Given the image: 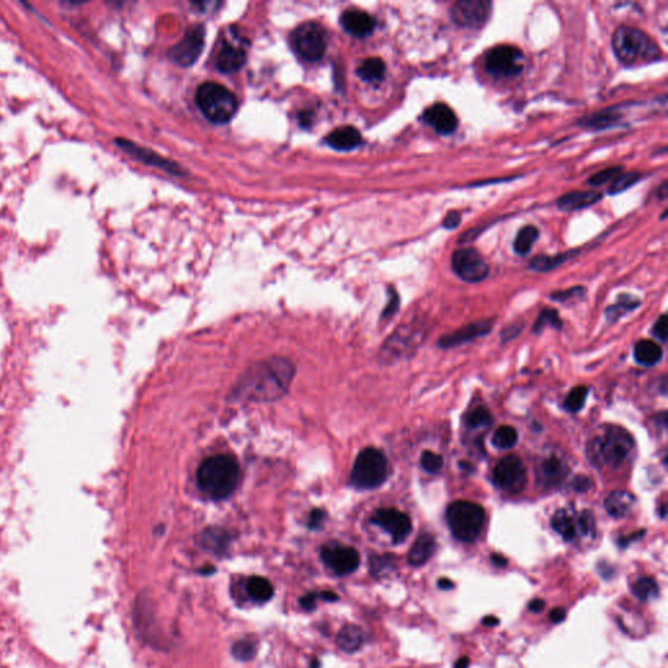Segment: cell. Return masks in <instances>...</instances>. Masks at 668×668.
<instances>
[{"label": "cell", "mask_w": 668, "mask_h": 668, "mask_svg": "<svg viewBox=\"0 0 668 668\" xmlns=\"http://www.w3.org/2000/svg\"><path fill=\"white\" fill-rule=\"evenodd\" d=\"M296 368L291 361L275 358L256 363L243 375L232 395L238 400L269 402L285 395Z\"/></svg>", "instance_id": "obj_1"}, {"label": "cell", "mask_w": 668, "mask_h": 668, "mask_svg": "<svg viewBox=\"0 0 668 668\" xmlns=\"http://www.w3.org/2000/svg\"><path fill=\"white\" fill-rule=\"evenodd\" d=\"M239 477V465L232 456H213L198 468V488L213 500H223L235 491Z\"/></svg>", "instance_id": "obj_2"}, {"label": "cell", "mask_w": 668, "mask_h": 668, "mask_svg": "<svg viewBox=\"0 0 668 668\" xmlns=\"http://www.w3.org/2000/svg\"><path fill=\"white\" fill-rule=\"evenodd\" d=\"M613 49L616 58L626 67L644 66L662 59V51L651 37L628 25H622L615 31Z\"/></svg>", "instance_id": "obj_3"}, {"label": "cell", "mask_w": 668, "mask_h": 668, "mask_svg": "<svg viewBox=\"0 0 668 668\" xmlns=\"http://www.w3.org/2000/svg\"><path fill=\"white\" fill-rule=\"evenodd\" d=\"M635 440L623 428L607 426L602 434L592 438L588 447V456L597 466L617 468L624 463L632 449Z\"/></svg>", "instance_id": "obj_4"}, {"label": "cell", "mask_w": 668, "mask_h": 668, "mask_svg": "<svg viewBox=\"0 0 668 668\" xmlns=\"http://www.w3.org/2000/svg\"><path fill=\"white\" fill-rule=\"evenodd\" d=\"M196 103L204 117L216 124L229 123L238 111V99L235 94L226 87L213 81L204 83L198 87Z\"/></svg>", "instance_id": "obj_5"}, {"label": "cell", "mask_w": 668, "mask_h": 668, "mask_svg": "<svg viewBox=\"0 0 668 668\" xmlns=\"http://www.w3.org/2000/svg\"><path fill=\"white\" fill-rule=\"evenodd\" d=\"M445 517L453 537L463 543H471L482 533L486 512L479 504L456 502L448 506Z\"/></svg>", "instance_id": "obj_6"}, {"label": "cell", "mask_w": 668, "mask_h": 668, "mask_svg": "<svg viewBox=\"0 0 668 668\" xmlns=\"http://www.w3.org/2000/svg\"><path fill=\"white\" fill-rule=\"evenodd\" d=\"M388 477V462L376 448H366L358 454L351 470L350 482L355 488L372 490L380 487Z\"/></svg>", "instance_id": "obj_7"}, {"label": "cell", "mask_w": 668, "mask_h": 668, "mask_svg": "<svg viewBox=\"0 0 668 668\" xmlns=\"http://www.w3.org/2000/svg\"><path fill=\"white\" fill-rule=\"evenodd\" d=\"M290 44L302 59L318 62L327 51L328 35L318 22H303L290 35Z\"/></svg>", "instance_id": "obj_8"}, {"label": "cell", "mask_w": 668, "mask_h": 668, "mask_svg": "<svg viewBox=\"0 0 668 668\" xmlns=\"http://www.w3.org/2000/svg\"><path fill=\"white\" fill-rule=\"evenodd\" d=\"M486 69L499 78L518 76L524 71V54L515 46H495L486 55Z\"/></svg>", "instance_id": "obj_9"}, {"label": "cell", "mask_w": 668, "mask_h": 668, "mask_svg": "<svg viewBox=\"0 0 668 668\" xmlns=\"http://www.w3.org/2000/svg\"><path fill=\"white\" fill-rule=\"evenodd\" d=\"M491 8L488 0H459L450 8V17L461 28L481 29L488 22Z\"/></svg>", "instance_id": "obj_10"}, {"label": "cell", "mask_w": 668, "mask_h": 668, "mask_svg": "<svg viewBox=\"0 0 668 668\" xmlns=\"http://www.w3.org/2000/svg\"><path fill=\"white\" fill-rule=\"evenodd\" d=\"M526 479L525 465L517 456H506L493 470L495 486L505 493H521L525 488Z\"/></svg>", "instance_id": "obj_11"}, {"label": "cell", "mask_w": 668, "mask_h": 668, "mask_svg": "<svg viewBox=\"0 0 668 668\" xmlns=\"http://www.w3.org/2000/svg\"><path fill=\"white\" fill-rule=\"evenodd\" d=\"M452 268L466 282H481L490 273L488 264L474 248H460L452 256Z\"/></svg>", "instance_id": "obj_12"}, {"label": "cell", "mask_w": 668, "mask_h": 668, "mask_svg": "<svg viewBox=\"0 0 668 668\" xmlns=\"http://www.w3.org/2000/svg\"><path fill=\"white\" fill-rule=\"evenodd\" d=\"M205 29L203 25H194L187 31L185 37L169 50V58L179 66L195 65L204 49Z\"/></svg>", "instance_id": "obj_13"}, {"label": "cell", "mask_w": 668, "mask_h": 668, "mask_svg": "<svg viewBox=\"0 0 668 668\" xmlns=\"http://www.w3.org/2000/svg\"><path fill=\"white\" fill-rule=\"evenodd\" d=\"M371 522L386 531L393 539L395 545L405 542L406 538L410 536L413 530L410 517L393 508L377 509L371 517Z\"/></svg>", "instance_id": "obj_14"}, {"label": "cell", "mask_w": 668, "mask_h": 668, "mask_svg": "<svg viewBox=\"0 0 668 668\" xmlns=\"http://www.w3.org/2000/svg\"><path fill=\"white\" fill-rule=\"evenodd\" d=\"M321 559L329 569L339 576H348L358 569L361 558L355 548L328 545L321 549Z\"/></svg>", "instance_id": "obj_15"}, {"label": "cell", "mask_w": 668, "mask_h": 668, "mask_svg": "<svg viewBox=\"0 0 668 668\" xmlns=\"http://www.w3.org/2000/svg\"><path fill=\"white\" fill-rule=\"evenodd\" d=\"M569 466L558 454H546L537 465V481L545 488L558 487L567 478Z\"/></svg>", "instance_id": "obj_16"}, {"label": "cell", "mask_w": 668, "mask_h": 668, "mask_svg": "<svg viewBox=\"0 0 668 668\" xmlns=\"http://www.w3.org/2000/svg\"><path fill=\"white\" fill-rule=\"evenodd\" d=\"M115 144L117 146L121 149L123 152H126L127 154L132 155L133 158L142 161L144 164H151V166H155V167H160L162 170H166V171H170L173 174H182L179 166H176L174 162L171 161H167L162 158L161 155H158L157 153H154L153 151H149L146 148H143L137 144L132 143L130 140L127 139H115Z\"/></svg>", "instance_id": "obj_17"}, {"label": "cell", "mask_w": 668, "mask_h": 668, "mask_svg": "<svg viewBox=\"0 0 668 668\" xmlns=\"http://www.w3.org/2000/svg\"><path fill=\"white\" fill-rule=\"evenodd\" d=\"M493 323L491 320H482V321L472 323V324L460 328L459 330L450 333V334L441 337L438 341V346L441 349L457 348V346H461L463 343H468V342H471L475 339H479V337L488 334L493 330Z\"/></svg>", "instance_id": "obj_18"}, {"label": "cell", "mask_w": 668, "mask_h": 668, "mask_svg": "<svg viewBox=\"0 0 668 668\" xmlns=\"http://www.w3.org/2000/svg\"><path fill=\"white\" fill-rule=\"evenodd\" d=\"M423 119L435 131L444 136L452 135L459 127V119L454 111L445 103H435L428 108L423 114Z\"/></svg>", "instance_id": "obj_19"}, {"label": "cell", "mask_w": 668, "mask_h": 668, "mask_svg": "<svg viewBox=\"0 0 668 668\" xmlns=\"http://www.w3.org/2000/svg\"><path fill=\"white\" fill-rule=\"evenodd\" d=\"M341 24L348 33L358 38H366L371 35L376 26V22L372 16L359 10H348L343 12L341 16Z\"/></svg>", "instance_id": "obj_20"}, {"label": "cell", "mask_w": 668, "mask_h": 668, "mask_svg": "<svg viewBox=\"0 0 668 668\" xmlns=\"http://www.w3.org/2000/svg\"><path fill=\"white\" fill-rule=\"evenodd\" d=\"M246 60H247V54L241 47L231 44H223L217 55L216 66L223 74H234L246 65Z\"/></svg>", "instance_id": "obj_21"}, {"label": "cell", "mask_w": 668, "mask_h": 668, "mask_svg": "<svg viewBox=\"0 0 668 668\" xmlns=\"http://www.w3.org/2000/svg\"><path fill=\"white\" fill-rule=\"evenodd\" d=\"M603 194L598 191H573L560 196L558 200V208L564 212H574L589 208L598 201H601Z\"/></svg>", "instance_id": "obj_22"}, {"label": "cell", "mask_w": 668, "mask_h": 668, "mask_svg": "<svg viewBox=\"0 0 668 668\" xmlns=\"http://www.w3.org/2000/svg\"><path fill=\"white\" fill-rule=\"evenodd\" d=\"M325 142L330 148L340 151V152H349L355 148H358L361 143V132L351 126L340 127L333 132H330Z\"/></svg>", "instance_id": "obj_23"}, {"label": "cell", "mask_w": 668, "mask_h": 668, "mask_svg": "<svg viewBox=\"0 0 668 668\" xmlns=\"http://www.w3.org/2000/svg\"><path fill=\"white\" fill-rule=\"evenodd\" d=\"M435 551H436V539L429 533H423L422 536L418 537L413 547L410 548L409 558H407L409 564L413 567H422L434 556Z\"/></svg>", "instance_id": "obj_24"}, {"label": "cell", "mask_w": 668, "mask_h": 668, "mask_svg": "<svg viewBox=\"0 0 668 668\" xmlns=\"http://www.w3.org/2000/svg\"><path fill=\"white\" fill-rule=\"evenodd\" d=\"M622 119H623V114L616 111V108H613V109L602 110L586 118H582L580 124L581 127L599 131V130H608L616 127Z\"/></svg>", "instance_id": "obj_25"}, {"label": "cell", "mask_w": 668, "mask_h": 668, "mask_svg": "<svg viewBox=\"0 0 668 668\" xmlns=\"http://www.w3.org/2000/svg\"><path fill=\"white\" fill-rule=\"evenodd\" d=\"M635 502V496L632 493L617 490L607 496V499L604 500V508L611 517L622 518L629 513Z\"/></svg>", "instance_id": "obj_26"}, {"label": "cell", "mask_w": 668, "mask_h": 668, "mask_svg": "<svg viewBox=\"0 0 668 668\" xmlns=\"http://www.w3.org/2000/svg\"><path fill=\"white\" fill-rule=\"evenodd\" d=\"M364 641H366V635L358 625L343 626L337 637V644L341 650H343L345 653L358 651L363 646Z\"/></svg>", "instance_id": "obj_27"}, {"label": "cell", "mask_w": 668, "mask_h": 668, "mask_svg": "<svg viewBox=\"0 0 668 668\" xmlns=\"http://www.w3.org/2000/svg\"><path fill=\"white\" fill-rule=\"evenodd\" d=\"M551 526L565 542H572L577 537V524L564 509H560L552 515Z\"/></svg>", "instance_id": "obj_28"}, {"label": "cell", "mask_w": 668, "mask_h": 668, "mask_svg": "<svg viewBox=\"0 0 668 668\" xmlns=\"http://www.w3.org/2000/svg\"><path fill=\"white\" fill-rule=\"evenodd\" d=\"M663 351L654 341H640L635 348V359L644 366H654L662 359Z\"/></svg>", "instance_id": "obj_29"}, {"label": "cell", "mask_w": 668, "mask_h": 668, "mask_svg": "<svg viewBox=\"0 0 668 668\" xmlns=\"http://www.w3.org/2000/svg\"><path fill=\"white\" fill-rule=\"evenodd\" d=\"M386 67L382 58H368L361 62V66L358 67L357 74L361 77L363 81L367 83H379L385 76Z\"/></svg>", "instance_id": "obj_30"}, {"label": "cell", "mask_w": 668, "mask_h": 668, "mask_svg": "<svg viewBox=\"0 0 668 668\" xmlns=\"http://www.w3.org/2000/svg\"><path fill=\"white\" fill-rule=\"evenodd\" d=\"M247 592L255 602L265 603L272 599L274 589L272 583L266 579L255 576L247 582Z\"/></svg>", "instance_id": "obj_31"}, {"label": "cell", "mask_w": 668, "mask_h": 668, "mask_svg": "<svg viewBox=\"0 0 668 668\" xmlns=\"http://www.w3.org/2000/svg\"><path fill=\"white\" fill-rule=\"evenodd\" d=\"M539 238V230L533 225H527L518 231L515 241H513V250L517 255L524 256L531 251L533 246Z\"/></svg>", "instance_id": "obj_32"}, {"label": "cell", "mask_w": 668, "mask_h": 668, "mask_svg": "<svg viewBox=\"0 0 668 668\" xmlns=\"http://www.w3.org/2000/svg\"><path fill=\"white\" fill-rule=\"evenodd\" d=\"M577 255V251H569V252L559 253L555 256H537L530 262V268L537 271V272H548L555 268H558L561 264L565 263L567 260L572 259L573 256Z\"/></svg>", "instance_id": "obj_33"}, {"label": "cell", "mask_w": 668, "mask_h": 668, "mask_svg": "<svg viewBox=\"0 0 668 668\" xmlns=\"http://www.w3.org/2000/svg\"><path fill=\"white\" fill-rule=\"evenodd\" d=\"M632 592L635 594V598L640 599L641 602H651L659 595V586L654 579L642 577L633 583Z\"/></svg>", "instance_id": "obj_34"}, {"label": "cell", "mask_w": 668, "mask_h": 668, "mask_svg": "<svg viewBox=\"0 0 668 668\" xmlns=\"http://www.w3.org/2000/svg\"><path fill=\"white\" fill-rule=\"evenodd\" d=\"M228 542H229V538L226 536V533L222 531V530H219V529H210V530L204 531L203 536H201L203 547L210 549V551H214V552L223 551L226 545H228Z\"/></svg>", "instance_id": "obj_35"}, {"label": "cell", "mask_w": 668, "mask_h": 668, "mask_svg": "<svg viewBox=\"0 0 668 668\" xmlns=\"http://www.w3.org/2000/svg\"><path fill=\"white\" fill-rule=\"evenodd\" d=\"M518 441V434L515 428L509 426L499 427L493 436V447L499 449H509L513 448Z\"/></svg>", "instance_id": "obj_36"}, {"label": "cell", "mask_w": 668, "mask_h": 668, "mask_svg": "<svg viewBox=\"0 0 668 668\" xmlns=\"http://www.w3.org/2000/svg\"><path fill=\"white\" fill-rule=\"evenodd\" d=\"M638 306H640V300H638L635 296H619L617 303L608 308L607 312H606V315H607V318H610V320L615 321V320H617L620 316H623L626 312L633 311V309H635Z\"/></svg>", "instance_id": "obj_37"}, {"label": "cell", "mask_w": 668, "mask_h": 668, "mask_svg": "<svg viewBox=\"0 0 668 668\" xmlns=\"http://www.w3.org/2000/svg\"><path fill=\"white\" fill-rule=\"evenodd\" d=\"M395 568V558L393 555H375L370 560V570L375 577H384Z\"/></svg>", "instance_id": "obj_38"}, {"label": "cell", "mask_w": 668, "mask_h": 668, "mask_svg": "<svg viewBox=\"0 0 668 668\" xmlns=\"http://www.w3.org/2000/svg\"><path fill=\"white\" fill-rule=\"evenodd\" d=\"M641 179V174L637 173V171H631V173H624V174H620L615 179L613 182V185L610 186V189H608V194L610 195H619L622 192H624L626 189H629L631 187L635 186L637 182H640Z\"/></svg>", "instance_id": "obj_39"}, {"label": "cell", "mask_w": 668, "mask_h": 668, "mask_svg": "<svg viewBox=\"0 0 668 668\" xmlns=\"http://www.w3.org/2000/svg\"><path fill=\"white\" fill-rule=\"evenodd\" d=\"M546 327H552L555 329L563 328V323H561V318H560L558 311H555L552 308H546L540 312L537 323L534 325V332L539 333Z\"/></svg>", "instance_id": "obj_40"}, {"label": "cell", "mask_w": 668, "mask_h": 668, "mask_svg": "<svg viewBox=\"0 0 668 668\" xmlns=\"http://www.w3.org/2000/svg\"><path fill=\"white\" fill-rule=\"evenodd\" d=\"M588 397V388L586 386H576L570 391L569 395H567L564 406L570 413H579L581 409L585 405Z\"/></svg>", "instance_id": "obj_41"}, {"label": "cell", "mask_w": 668, "mask_h": 668, "mask_svg": "<svg viewBox=\"0 0 668 668\" xmlns=\"http://www.w3.org/2000/svg\"><path fill=\"white\" fill-rule=\"evenodd\" d=\"M623 173V167L622 166H613V167H607L604 170H601L599 173L594 174V175L589 179V185L594 187L603 186L608 182H614L615 179L617 176L620 175Z\"/></svg>", "instance_id": "obj_42"}, {"label": "cell", "mask_w": 668, "mask_h": 668, "mask_svg": "<svg viewBox=\"0 0 668 668\" xmlns=\"http://www.w3.org/2000/svg\"><path fill=\"white\" fill-rule=\"evenodd\" d=\"M256 645L252 641L250 640H241L238 641L234 646H232V656L237 658L238 660H252L255 656H256Z\"/></svg>", "instance_id": "obj_43"}, {"label": "cell", "mask_w": 668, "mask_h": 668, "mask_svg": "<svg viewBox=\"0 0 668 668\" xmlns=\"http://www.w3.org/2000/svg\"><path fill=\"white\" fill-rule=\"evenodd\" d=\"M493 423V416L490 411L484 407H478L474 411H471L469 419H468V426L470 428L487 427Z\"/></svg>", "instance_id": "obj_44"}, {"label": "cell", "mask_w": 668, "mask_h": 668, "mask_svg": "<svg viewBox=\"0 0 668 668\" xmlns=\"http://www.w3.org/2000/svg\"><path fill=\"white\" fill-rule=\"evenodd\" d=\"M420 463H422L425 470L431 472V474H436L441 470L444 461H443V457L440 454H436L431 450H425L423 454H422V459H420Z\"/></svg>", "instance_id": "obj_45"}, {"label": "cell", "mask_w": 668, "mask_h": 668, "mask_svg": "<svg viewBox=\"0 0 668 668\" xmlns=\"http://www.w3.org/2000/svg\"><path fill=\"white\" fill-rule=\"evenodd\" d=\"M576 524H577V531L582 536H594L595 521L589 511H583L576 520Z\"/></svg>", "instance_id": "obj_46"}, {"label": "cell", "mask_w": 668, "mask_h": 668, "mask_svg": "<svg viewBox=\"0 0 668 668\" xmlns=\"http://www.w3.org/2000/svg\"><path fill=\"white\" fill-rule=\"evenodd\" d=\"M585 294V290L583 287H573V289H569V290H565V291H558V293H554L551 298L555 299V300H559V302H567V300H570V299H574V298H581V296Z\"/></svg>", "instance_id": "obj_47"}, {"label": "cell", "mask_w": 668, "mask_h": 668, "mask_svg": "<svg viewBox=\"0 0 668 668\" xmlns=\"http://www.w3.org/2000/svg\"><path fill=\"white\" fill-rule=\"evenodd\" d=\"M667 316H666V315H662L660 318H658L657 323L654 324L653 334L657 337L658 340H660L662 342H666V341H667Z\"/></svg>", "instance_id": "obj_48"}, {"label": "cell", "mask_w": 668, "mask_h": 668, "mask_svg": "<svg viewBox=\"0 0 668 668\" xmlns=\"http://www.w3.org/2000/svg\"><path fill=\"white\" fill-rule=\"evenodd\" d=\"M594 483H592L590 478L585 477V475H579L574 478V481L572 482V487L573 490H576L577 493H588L589 490H592Z\"/></svg>", "instance_id": "obj_49"}, {"label": "cell", "mask_w": 668, "mask_h": 668, "mask_svg": "<svg viewBox=\"0 0 668 668\" xmlns=\"http://www.w3.org/2000/svg\"><path fill=\"white\" fill-rule=\"evenodd\" d=\"M461 223V213L459 210H450L449 213L444 217V221H443V226L447 229V230H453L456 228H459Z\"/></svg>", "instance_id": "obj_50"}, {"label": "cell", "mask_w": 668, "mask_h": 668, "mask_svg": "<svg viewBox=\"0 0 668 668\" xmlns=\"http://www.w3.org/2000/svg\"><path fill=\"white\" fill-rule=\"evenodd\" d=\"M398 306H400V299H398V294L395 293V290H391V299H389V303L388 306L384 309L383 318H391L393 316L397 309H398Z\"/></svg>", "instance_id": "obj_51"}, {"label": "cell", "mask_w": 668, "mask_h": 668, "mask_svg": "<svg viewBox=\"0 0 668 668\" xmlns=\"http://www.w3.org/2000/svg\"><path fill=\"white\" fill-rule=\"evenodd\" d=\"M324 520H325V513H324L323 511H320V509H316V511H314V512L311 513V515H309V522H308V525H309L311 529H318V527L321 526Z\"/></svg>", "instance_id": "obj_52"}, {"label": "cell", "mask_w": 668, "mask_h": 668, "mask_svg": "<svg viewBox=\"0 0 668 668\" xmlns=\"http://www.w3.org/2000/svg\"><path fill=\"white\" fill-rule=\"evenodd\" d=\"M316 598H318L316 594H307L306 597H303L300 599V604H302L303 608H306L308 611H312L316 606Z\"/></svg>", "instance_id": "obj_53"}, {"label": "cell", "mask_w": 668, "mask_h": 668, "mask_svg": "<svg viewBox=\"0 0 668 668\" xmlns=\"http://www.w3.org/2000/svg\"><path fill=\"white\" fill-rule=\"evenodd\" d=\"M644 536H645V530H641V531L635 533V534H633V536H631V537L620 538V539H619V546L623 548L626 547V546H629V545H631V542H632V540L641 539V538L644 537Z\"/></svg>", "instance_id": "obj_54"}, {"label": "cell", "mask_w": 668, "mask_h": 668, "mask_svg": "<svg viewBox=\"0 0 668 668\" xmlns=\"http://www.w3.org/2000/svg\"><path fill=\"white\" fill-rule=\"evenodd\" d=\"M565 615L567 614H565V611H564L563 608H555V610H552V611H551V614H549V619H551V622H552V623H555V624H559V623H561V622H564V620H565Z\"/></svg>", "instance_id": "obj_55"}, {"label": "cell", "mask_w": 668, "mask_h": 668, "mask_svg": "<svg viewBox=\"0 0 668 668\" xmlns=\"http://www.w3.org/2000/svg\"><path fill=\"white\" fill-rule=\"evenodd\" d=\"M545 606H546L545 601H542V599H534V601L529 603V610H530L531 613H534V614H539V613L543 611Z\"/></svg>", "instance_id": "obj_56"}, {"label": "cell", "mask_w": 668, "mask_h": 668, "mask_svg": "<svg viewBox=\"0 0 668 668\" xmlns=\"http://www.w3.org/2000/svg\"><path fill=\"white\" fill-rule=\"evenodd\" d=\"M438 586L441 590H450L454 588V583L449 579H440L438 581Z\"/></svg>", "instance_id": "obj_57"}, {"label": "cell", "mask_w": 668, "mask_h": 668, "mask_svg": "<svg viewBox=\"0 0 668 668\" xmlns=\"http://www.w3.org/2000/svg\"><path fill=\"white\" fill-rule=\"evenodd\" d=\"M491 560L496 567H506V564H508V560L505 559L504 556L497 555V554H493Z\"/></svg>", "instance_id": "obj_58"}, {"label": "cell", "mask_w": 668, "mask_h": 668, "mask_svg": "<svg viewBox=\"0 0 668 668\" xmlns=\"http://www.w3.org/2000/svg\"><path fill=\"white\" fill-rule=\"evenodd\" d=\"M482 623L486 625V626H496V625L500 623V620H499L497 617H495V616H486V617L483 619Z\"/></svg>", "instance_id": "obj_59"}, {"label": "cell", "mask_w": 668, "mask_h": 668, "mask_svg": "<svg viewBox=\"0 0 668 668\" xmlns=\"http://www.w3.org/2000/svg\"><path fill=\"white\" fill-rule=\"evenodd\" d=\"M658 198L660 200L667 198V182H663L662 186L658 188Z\"/></svg>", "instance_id": "obj_60"}, {"label": "cell", "mask_w": 668, "mask_h": 668, "mask_svg": "<svg viewBox=\"0 0 668 668\" xmlns=\"http://www.w3.org/2000/svg\"><path fill=\"white\" fill-rule=\"evenodd\" d=\"M320 597H321L323 599H325V601H329V602H334V601L339 599V597H337L334 592H323L320 594Z\"/></svg>", "instance_id": "obj_61"}, {"label": "cell", "mask_w": 668, "mask_h": 668, "mask_svg": "<svg viewBox=\"0 0 668 668\" xmlns=\"http://www.w3.org/2000/svg\"><path fill=\"white\" fill-rule=\"evenodd\" d=\"M469 665H470V660H469V658L462 657L460 658L457 662H456L454 668H468L469 667Z\"/></svg>", "instance_id": "obj_62"}, {"label": "cell", "mask_w": 668, "mask_h": 668, "mask_svg": "<svg viewBox=\"0 0 668 668\" xmlns=\"http://www.w3.org/2000/svg\"><path fill=\"white\" fill-rule=\"evenodd\" d=\"M318 666H320V663H318V660H314V663H312V668H318Z\"/></svg>", "instance_id": "obj_63"}]
</instances>
